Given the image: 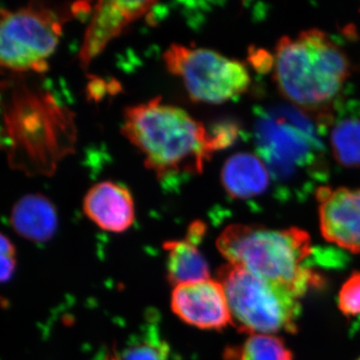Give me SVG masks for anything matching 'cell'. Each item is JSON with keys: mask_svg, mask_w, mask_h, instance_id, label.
<instances>
[{"mask_svg": "<svg viewBox=\"0 0 360 360\" xmlns=\"http://www.w3.org/2000/svg\"><path fill=\"white\" fill-rule=\"evenodd\" d=\"M123 136L144 156V165L160 179L200 174L215 151L231 146L236 127L225 124L210 134L203 123L161 97L129 106L123 113Z\"/></svg>", "mask_w": 360, "mask_h": 360, "instance_id": "6da1fadb", "label": "cell"}, {"mask_svg": "<svg viewBox=\"0 0 360 360\" xmlns=\"http://www.w3.org/2000/svg\"><path fill=\"white\" fill-rule=\"evenodd\" d=\"M22 77L0 84V148L18 169L49 174L70 153L73 127L49 94Z\"/></svg>", "mask_w": 360, "mask_h": 360, "instance_id": "7a4b0ae2", "label": "cell"}, {"mask_svg": "<svg viewBox=\"0 0 360 360\" xmlns=\"http://www.w3.org/2000/svg\"><path fill=\"white\" fill-rule=\"evenodd\" d=\"M217 246L227 264L286 286L300 297L321 285V276L304 265L311 255L312 245L303 229L231 224L219 234Z\"/></svg>", "mask_w": 360, "mask_h": 360, "instance_id": "3957f363", "label": "cell"}, {"mask_svg": "<svg viewBox=\"0 0 360 360\" xmlns=\"http://www.w3.org/2000/svg\"><path fill=\"white\" fill-rule=\"evenodd\" d=\"M345 51L319 30L284 37L276 47L274 77L288 101L305 110H321L340 94L349 75Z\"/></svg>", "mask_w": 360, "mask_h": 360, "instance_id": "277c9868", "label": "cell"}, {"mask_svg": "<svg viewBox=\"0 0 360 360\" xmlns=\"http://www.w3.org/2000/svg\"><path fill=\"white\" fill-rule=\"evenodd\" d=\"M232 326L248 335L295 333L302 314L300 296L243 267L224 264L219 271Z\"/></svg>", "mask_w": 360, "mask_h": 360, "instance_id": "5b68a950", "label": "cell"}, {"mask_svg": "<svg viewBox=\"0 0 360 360\" xmlns=\"http://www.w3.org/2000/svg\"><path fill=\"white\" fill-rule=\"evenodd\" d=\"M68 13L32 2L20 8L0 9V72L22 77L49 70Z\"/></svg>", "mask_w": 360, "mask_h": 360, "instance_id": "8992f818", "label": "cell"}, {"mask_svg": "<svg viewBox=\"0 0 360 360\" xmlns=\"http://www.w3.org/2000/svg\"><path fill=\"white\" fill-rule=\"evenodd\" d=\"M167 70L184 82L196 103L221 104L248 89L250 75L240 61L212 49L172 44L163 53Z\"/></svg>", "mask_w": 360, "mask_h": 360, "instance_id": "52a82bcc", "label": "cell"}, {"mask_svg": "<svg viewBox=\"0 0 360 360\" xmlns=\"http://www.w3.org/2000/svg\"><path fill=\"white\" fill-rule=\"evenodd\" d=\"M170 307L180 321L193 328L222 330L232 326L231 310L219 281L210 278L175 286Z\"/></svg>", "mask_w": 360, "mask_h": 360, "instance_id": "ba28073f", "label": "cell"}, {"mask_svg": "<svg viewBox=\"0 0 360 360\" xmlns=\"http://www.w3.org/2000/svg\"><path fill=\"white\" fill-rule=\"evenodd\" d=\"M316 200L324 239L350 252L360 253V188L321 186Z\"/></svg>", "mask_w": 360, "mask_h": 360, "instance_id": "9c48e42d", "label": "cell"}, {"mask_svg": "<svg viewBox=\"0 0 360 360\" xmlns=\"http://www.w3.org/2000/svg\"><path fill=\"white\" fill-rule=\"evenodd\" d=\"M303 127L288 120H262L258 124L257 141L262 160L270 174L288 179L311 153L312 137Z\"/></svg>", "mask_w": 360, "mask_h": 360, "instance_id": "30bf717a", "label": "cell"}, {"mask_svg": "<svg viewBox=\"0 0 360 360\" xmlns=\"http://www.w3.org/2000/svg\"><path fill=\"white\" fill-rule=\"evenodd\" d=\"M158 4L153 1H101L94 8L80 49V63L87 68L125 28Z\"/></svg>", "mask_w": 360, "mask_h": 360, "instance_id": "8fae6325", "label": "cell"}, {"mask_svg": "<svg viewBox=\"0 0 360 360\" xmlns=\"http://www.w3.org/2000/svg\"><path fill=\"white\" fill-rule=\"evenodd\" d=\"M86 217L103 231L120 233L134 224V198L127 187L103 181L87 191L84 200Z\"/></svg>", "mask_w": 360, "mask_h": 360, "instance_id": "7c38bea8", "label": "cell"}, {"mask_svg": "<svg viewBox=\"0 0 360 360\" xmlns=\"http://www.w3.org/2000/svg\"><path fill=\"white\" fill-rule=\"evenodd\" d=\"M205 231V224L198 220L188 227L186 238L163 245L167 252V281L174 288L210 278V265L200 248Z\"/></svg>", "mask_w": 360, "mask_h": 360, "instance_id": "4fadbf2b", "label": "cell"}, {"mask_svg": "<svg viewBox=\"0 0 360 360\" xmlns=\"http://www.w3.org/2000/svg\"><path fill=\"white\" fill-rule=\"evenodd\" d=\"M9 220L14 231L32 243H47L58 231L56 205L40 193L26 194L18 200L11 210Z\"/></svg>", "mask_w": 360, "mask_h": 360, "instance_id": "5bb4252c", "label": "cell"}, {"mask_svg": "<svg viewBox=\"0 0 360 360\" xmlns=\"http://www.w3.org/2000/svg\"><path fill=\"white\" fill-rule=\"evenodd\" d=\"M220 179L225 193L239 200L262 195L270 186L269 167L262 158L251 153H238L227 158Z\"/></svg>", "mask_w": 360, "mask_h": 360, "instance_id": "9a60e30c", "label": "cell"}, {"mask_svg": "<svg viewBox=\"0 0 360 360\" xmlns=\"http://www.w3.org/2000/svg\"><path fill=\"white\" fill-rule=\"evenodd\" d=\"M224 360H293V354L283 338L250 335L240 345L227 348Z\"/></svg>", "mask_w": 360, "mask_h": 360, "instance_id": "2e32d148", "label": "cell"}, {"mask_svg": "<svg viewBox=\"0 0 360 360\" xmlns=\"http://www.w3.org/2000/svg\"><path fill=\"white\" fill-rule=\"evenodd\" d=\"M169 347L153 324L104 360H169Z\"/></svg>", "mask_w": 360, "mask_h": 360, "instance_id": "e0dca14e", "label": "cell"}, {"mask_svg": "<svg viewBox=\"0 0 360 360\" xmlns=\"http://www.w3.org/2000/svg\"><path fill=\"white\" fill-rule=\"evenodd\" d=\"M330 146L338 163L347 168H360V118L347 117L331 130Z\"/></svg>", "mask_w": 360, "mask_h": 360, "instance_id": "ac0fdd59", "label": "cell"}, {"mask_svg": "<svg viewBox=\"0 0 360 360\" xmlns=\"http://www.w3.org/2000/svg\"><path fill=\"white\" fill-rule=\"evenodd\" d=\"M338 309L348 317L360 315V271L352 272L338 293Z\"/></svg>", "mask_w": 360, "mask_h": 360, "instance_id": "d6986e66", "label": "cell"}, {"mask_svg": "<svg viewBox=\"0 0 360 360\" xmlns=\"http://www.w3.org/2000/svg\"><path fill=\"white\" fill-rule=\"evenodd\" d=\"M18 266V251L13 241L0 231V283L11 281Z\"/></svg>", "mask_w": 360, "mask_h": 360, "instance_id": "ffe728a7", "label": "cell"}, {"mask_svg": "<svg viewBox=\"0 0 360 360\" xmlns=\"http://www.w3.org/2000/svg\"><path fill=\"white\" fill-rule=\"evenodd\" d=\"M356 360H360V357H359V359H356Z\"/></svg>", "mask_w": 360, "mask_h": 360, "instance_id": "44dd1931", "label": "cell"}]
</instances>
